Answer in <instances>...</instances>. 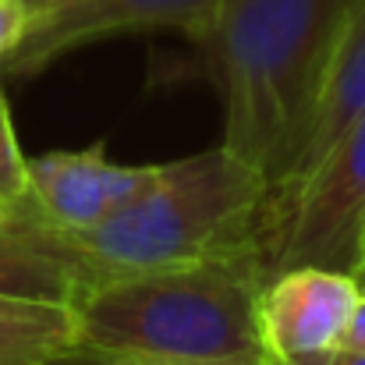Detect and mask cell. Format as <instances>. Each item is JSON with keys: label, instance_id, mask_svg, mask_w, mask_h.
<instances>
[{"label": "cell", "instance_id": "52a82bcc", "mask_svg": "<svg viewBox=\"0 0 365 365\" xmlns=\"http://www.w3.org/2000/svg\"><path fill=\"white\" fill-rule=\"evenodd\" d=\"M362 298L355 273L330 266H287L266 277L259 294V327L273 365L327 355Z\"/></svg>", "mask_w": 365, "mask_h": 365}, {"label": "cell", "instance_id": "7c38bea8", "mask_svg": "<svg viewBox=\"0 0 365 365\" xmlns=\"http://www.w3.org/2000/svg\"><path fill=\"white\" fill-rule=\"evenodd\" d=\"M43 365H195V362H174V359H153V355H128V351H103V348H71L57 359Z\"/></svg>", "mask_w": 365, "mask_h": 365}, {"label": "cell", "instance_id": "9a60e30c", "mask_svg": "<svg viewBox=\"0 0 365 365\" xmlns=\"http://www.w3.org/2000/svg\"><path fill=\"white\" fill-rule=\"evenodd\" d=\"M277 365H365V355L327 351V355H312V359H298V362H277Z\"/></svg>", "mask_w": 365, "mask_h": 365}, {"label": "cell", "instance_id": "2e32d148", "mask_svg": "<svg viewBox=\"0 0 365 365\" xmlns=\"http://www.w3.org/2000/svg\"><path fill=\"white\" fill-rule=\"evenodd\" d=\"M355 280L362 284V291H365V227H362V238H359V255H355Z\"/></svg>", "mask_w": 365, "mask_h": 365}, {"label": "cell", "instance_id": "ac0fdd59", "mask_svg": "<svg viewBox=\"0 0 365 365\" xmlns=\"http://www.w3.org/2000/svg\"><path fill=\"white\" fill-rule=\"evenodd\" d=\"M0 213H7V210H4V206H0Z\"/></svg>", "mask_w": 365, "mask_h": 365}, {"label": "cell", "instance_id": "5bb4252c", "mask_svg": "<svg viewBox=\"0 0 365 365\" xmlns=\"http://www.w3.org/2000/svg\"><path fill=\"white\" fill-rule=\"evenodd\" d=\"M334 351L365 355V291L359 298V305H355V312H351V319H348V327H344V334H341V344Z\"/></svg>", "mask_w": 365, "mask_h": 365}, {"label": "cell", "instance_id": "3957f363", "mask_svg": "<svg viewBox=\"0 0 365 365\" xmlns=\"http://www.w3.org/2000/svg\"><path fill=\"white\" fill-rule=\"evenodd\" d=\"M266 202L269 181L262 170L217 142L206 153L160 163L156 181L131 206L71 238L96 259L103 277L235 252L262 255Z\"/></svg>", "mask_w": 365, "mask_h": 365}, {"label": "cell", "instance_id": "5b68a950", "mask_svg": "<svg viewBox=\"0 0 365 365\" xmlns=\"http://www.w3.org/2000/svg\"><path fill=\"white\" fill-rule=\"evenodd\" d=\"M224 0H39L21 43L0 61V75L32 78L61 57L100 39L145 29L195 32Z\"/></svg>", "mask_w": 365, "mask_h": 365}, {"label": "cell", "instance_id": "8fae6325", "mask_svg": "<svg viewBox=\"0 0 365 365\" xmlns=\"http://www.w3.org/2000/svg\"><path fill=\"white\" fill-rule=\"evenodd\" d=\"M29 202V156L18 145L14 124H11V110L0 89V206L21 210Z\"/></svg>", "mask_w": 365, "mask_h": 365}, {"label": "cell", "instance_id": "8992f818", "mask_svg": "<svg viewBox=\"0 0 365 365\" xmlns=\"http://www.w3.org/2000/svg\"><path fill=\"white\" fill-rule=\"evenodd\" d=\"M160 174V163H114L107 142L29 156V210L43 224L82 235L131 206Z\"/></svg>", "mask_w": 365, "mask_h": 365}, {"label": "cell", "instance_id": "7a4b0ae2", "mask_svg": "<svg viewBox=\"0 0 365 365\" xmlns=\"http://www.w3.org/2000/svg\"><path fill=\"white\" fill-rule=\"evenodd\" d=\"M262 284L259 252L107 277L75 302L78 334L86 348L103 351L195 365H273L259 327Z\"/></svg>", "mask_w": 365, "mask_h": 365}, {"label": "cell", "instance_id": "6da1fadb", "mask_svg": "<svg viewBox=\"0 0 365 365\" xmlns=\"http://www.w3.org/2000/svg\"><path fill=\"white\" fill-rule=\"evenodd\" d=\"M351 0H224L188 39L220 100L224 145L269 181L291 178Z\"/></svg>", "mask_w": 365, "mask_h": 365}, {"label": "cell", "instance_id": "277c9868", "mask_svg": "<svg viewBox=\"0 0 365 365\" xmlns=\"http://www.w3.org/2000/svg\"><path fill=\"white\" fill-rule=\"evenodd\" d=\"M365 227V110L312 167V174L269 213L262 235L266 277L287 266L355 269Z\"/></svg>", "mask_w": 365, "mask_h": 365}, {"label": "cell", "instance_id": "e0dca14e", "mask_svg": "<svg viewBox=\"0 0 365 365\" xmlns=\"http://www.w3.org/2000/svg\"><path fill=\"white\" fill-rule=\"evenodd\" d=\"M25 4H29V11H32V7H36V4H39V0H25Z\"/></svg>", "mask_w": 365, "mask_h": 365}, {"label": "cell", "instance_id": "ba28073f", "mask_svg": "<svg viewBox=\"0 0 365 365\" xmlns=\"http://www.w3.org/2000/svg\"><path fill=\"white\" fill-rule=\"evenodd\" d=\"M100 280L103 269L68 231L29 210L0 213V294L75 305Z\"/></svg>", "mask_w": 365, "mask_h": 365}, {"label": "cell", "instance_id": "30bf717a", "mask_svg": "<svg viewBox=\"0 0 365 365\" xmlns=\"http://www.w3.org/2000/svg\"><path fill=\"white\" fill-rule=\"evenodd\" d=\"M78 344L75 305L0 294V365H43Z\"/></svg>", "mask_w": 365, "mask_h": 365}, {"label": "cell", "instance_id": "9c48e42d", "mask_svg": "<svg viewBox=\"0 0 365 365\" xmlns=\"http://www.w3.org/2000/svg\"><path fill=\"white\" fill-rule=\"evenodd\" d=\"M362 110H365V0H351L348 18H344L341 36H337V46H334V57H330V68H327V78H323V93H319V103H316L312 128H309L305 145H302V153H298V160L291 167V178L266 202V220L312 174V167L330 153V145L348 131V124L355 121ZM262 235H266V224H262Z\"/></svg>", "mask_w": 365, "mask_h": 365}, {"label": "cell", "instance_id": "4fadbf2b", "mask_svg": "<svg viewBox=\"0 0 365 365\" xmlns=\"http://www.w3.org/2000/svg\"><path fill=\"white\" fill-rule=\"evenodd\" d=\"M29 18H32V11L25 0H0V61L21 43Z\"/></svg>", "mask_w": 365, "mask_h": 365}]
</instances>
